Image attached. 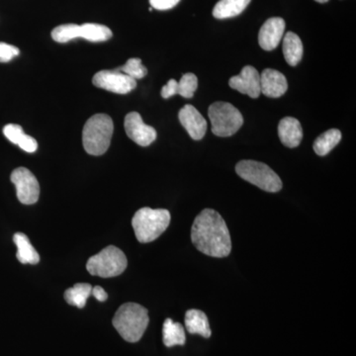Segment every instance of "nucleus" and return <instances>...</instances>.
<instances>
[{
    "instance_id": "5",
    "label": "nucleus",
    "mask_w": 356,
    "mask_h": 356,
    "mask_svg": "<svg viewBox=\"0 0 356 356\" xmlns=\"http://www.w3.org/2000/svg\"><path fill=\"white\" fill-rule=\"evenodd\" d=\"M127 266V257L120 248L109 245L88 259L86 269L91 275L110 278L121 275Z\"/></svg>"
},
{
    "instance_id": "32",
    "label": "nucleus",
    "mask_w": 356,
    "mask_h": 356,
    "mask_svg": "<svg viewBox=\"0 0 356 356\" xmlns=\"http://www.w3.org/2000/svg\"><path fill=\"white\" fill-rule=\"evenodd\" d=\"M315 1L320 2V3H325V2L329 1V0H315Z\"/></svg>"
},
{
    "instance_id": "19",
    "label": "nucleus",
    "mask_w": 356,
    "mask_h": 356,
    "mask_svg": "<svg viewBox=\"0 0 356 356\" xmlns=\"http://www.w3.org/2000/svg\"><path fill=\"white\" fill-rule=\"evenodd\" d=\"M252 0H220L213 9V16L217 19L236 17L247 8Z\"/></svg>"
},
{
    "instance_id": "26",
    "label": "nucleus",
    "mask_w": 356,
    "mask_h": 356,
    "mask_svg": "<svg viewBox=\"0 0 356 356\" xmlns=\"http://www.w3.org/2000/svg\"><path fill=\"white\" fill-rule=\"evenodd\" d=\"M117 70L122 72V74L135 79V81L144 79L147 74V67L143 65L140 58H130L123 67H119Z\"/></svg>"
},
{
    "instance_id": "25",
    "label": "nucleus",
    "mask_w": 356,
    "mask_h": 356,
    "mask_svg": "<svg viewBox=\"0 0 356 356\" xmlns=\"http://www.w3.org/2000/svg\"><path fill=\"white\" fill-rule=\"evenodd\" d=\"M81 25L65 24L58 26L51 31V38L58 43H67L72 40L79 38Z\"/></svg>"
},
{
    "instance_id": "15",
    "label": "nucleus",
    "mask_w": 356,
    "mask_h": 356,
    "mask_svg": "<svg viewBox=\"0 0 356 356\" xmlns=\"http://www.w3.org/2000/svg\"><path fill=\"white\" fill-rule=\"evenodd\" d=\"M278 136L285 147H297L303 139V129L301 123L293 117H285L278 125Z\"/></svg>"
},
{
    "instance_id": "24",
    "label": "nucleus",
    "mask_w": 356,
    "mask_h": 356,
    "mask_svg": "<svg viewBox=\"0 0 356 356\" xmlns=\"http://www.w3.org/2000/svg\"><path fill=\"white\" fill-rule=\"evenodd\" d=\"M91 290L92 286L88 283H77L65 292V301L70 305L83 309L86 306V300L91 295Z\"/></svg>"
},
{
    "instance_id": "14",
    "label": "nucleus",
    "mask_w": 356,
    "mask_h": 356,
    "mask_svg": "<svg viewBox=\"0 0 356 356\" xmlns=\"http://www.w3.org/2000/svg\"><path fill=\"white\" fill-rule=\"evenodd\" d=\"M288 83L284 74L278 70L266 69L261 74V92L267 97L278 98L285 95Z\"/></svg>"
},
{
    "instance_id": "4",
    "label": "nucleus",
    "mask_w": 356,
    "mask_h": 356,
    "mask_svg": "<svg viewBox=\"0 0 356 356\" xmlns=\"http://www.w3.org/2000/svg\"><path fill=\"white\" fill-rule=\"evenodd\" d=\"M170 222V213L168 210L145 207L134 215L132 226L137 240L147 243L163 235Z\"/></svg>"
},
{
    "instance_id": "21",
    "label": "nucleus",
    "mask_w": 356,
    "mask_h": 356,
    "mask_svg": "<svg viewBox=\"0 0 356 356\" xmlns=\"http://www.w3.org/2000/svg\"><path fill=\"white\" fill-rule=\"evenodd\" d=\"M163 343L168 348L175 346H184L185 337L184 327L179 323H175L172 318H166L163 329Z\"/></svg>"
},
{
    "instance_id": "31",
    "label": "nucleus",
    "mask_w": 356,
    "mask_h": 356,
    "mask_svg": "<svg viewBox=\"0 0 356 356\" xmlns=\"http://www.w3.org/2000/svg\"><path fill=\"white\" fill-rule=\"evenodd\" d=\"M91 294L100 302H105L108 298L106 291L100 286L93 287L92 290H91Z\"/></svg>"
},
{
    "instance_id": "27",
    "label": "nucleus",
    "mask_w": 356,
    "mask_h": 356,
    "mask_svg": "<svg viewBox=\"0 0 356 356\" xmlns=\"http://www.w3.org/2000/svg\"><path fill=\"white\" fill-rule=\"evenodd\" d=\"M198 86L197 76L194 74H185L182 76L181 79L178 81V93L184 98L193 97L196 89Z\"/></svg>"
},
{
    "instance_id": "18",
    "label": "nucleus",
    "mask_w": 356,
    "mask_h": 356,
    "mask_svg": "<svg viewBox=\"0 0 356 356\" xmlns=\"http://www.w3.org/2000/svg\"><path fill=\"white\" fill-rule=\"evenodd\" d=\"M303 44L298 35L288 32L283 38V54L287 64L295 67L303 58Z\"/></svg>"
},
{
    "instance_id": "16",
    "label": "nucleus",
    "mask_w": 356,
    "mask_h": 356,
    "mask_svg": "<svg viewBox=\"0 0 356 356\" xmlns=\"http://www.w3.org/2000/svg\"><path fill=\"white\" fill-rule=\"evenodd\" d=\"M185 325L187 332L191 334H199V336L209 339L211 332L209 321L204 312L191 309L185 314Z\"/></svg>"
},
{
    "instance_id": "17",
    "label": "nucleus",
    "mask_w": 356,
    "mask_h": 356,
    "mask_svg": "<svg viewBox=\"0 0 356 356\" xmlns=\"http://www.w3.org/2000/svg\"><path fill=\"white\" fill-rule=\"evenodd\" d=\"M4 136L13 144L19 146L23 151L27 153H35L38 149V143L34 138L26 135L22 127L16 124H8L3 128Z\"/></svg>"
},
{
    "instance_id": "8",
    "label": "nucleus",
    "mask_w": 356,
    "mask_h": 356,
    "mask_svg": "<svg viewBox=\"0 0 356 356\" xmlns=\"http://www.w3.org/2000/svg\"><path fill=\"white\" fill-rule=\"evenodd\" d=\"M11 181L15 185L18 200L25 205L38 201L40 185L36 177L25 168H18L11 173Z\"/></svg>"
},
{
    "instance_id": "22",
    "label": "nucleus",
    "mask_w": 356,
    "mask_h": 356,
    "mask_svg": "<svg viewBox=\"0 0 356 356\" xmlns=\"http://www.w3.org/2000/svg\"><path fill=\"white\" fill-rule=\"evenodd\" d=\"M341 140V131L337 129H331L327 132L318 136L314 143V151L320 156H327L330 152L339 145Z\"/></svg>"
},
{
    "instance_id": "30",
    "label": "nucleus",
    "mask_w": 356,
    "mask_h": 356,
    "mask_svg": "<svg viewBox=\"0 0 356 356\" xmlns=\"http://www.w3.org/2000/svg\"><path fill=\"white\" fill-rule=\"evenodd\" d=\"M178 93V81L175 79H170L168 83L163 86L161 89V96L165 99L172 97V96L177 95Z\"/></svg>"
},
{
    "instance_id": "2",
    "label": "nucleus",
    "mask_w": 356,
    "mask_h": 356,
    "mask_svg": "<svg viewBox=\"0 0 356 356\" xmlns=\"http://www.w3.org/2000/svg\"><path fill=\"white\" fill-rule=\"evenodd\" d=\"M149 318L145 307L137 303H126L115 314L112 324L128 343H137L146 332Z\"/></svg>"
},
{
    "instance_id": "12",
    "label": "nucleus",
    "mask_w": 356,
    "mask_h": 356,
    "mask_svg": "<svg viewBox=\"0 0 356 356\" xmlns=\"http://www.w3.org/2000/svg\"><path fill=\"white\" fill-rule=\"evenodd\" d=\"M178 118L192 139H203L207 131V121L199 113L195 107L191 104L185 105L184 108L180 110Z\"/></svg>"
},
{
    "instance_id": "3",
    "label": "nucleus",
    "mask_w": 356,
    "mask_h": 356,
    "mask_svg": "<svg viewBox=\"0 0 356 356\" xmlns=\"http://www.w3.org/2000/svg\"><path fill=\"white\" fill-rule=\"evenodd\" d=\"M114 124L106 114H96L88 119L83 131V144L86 153L102 156L108 151L113 136Z\"/></svg>"
},
{
    "instance_id": "10",
    "label": "nucleus",
    "mask_w": 356,
    "mask_h": 356,
    "mask_svg": "<svg viewBox=\"0 0 356 356\" xmlns=\"http://www.w3.org/2000/svg\"><path fill=\"white\" fill-rule=\"evenodd\" d=\"M124 126L128 137L140 147L149 146L156 139V131L152 126L145 124L138 112L129 113Z\"/></svg>"
},
{
    "instance_id": "23",
    "label": "nucleus",
    "mask_w": 356,
    "mask_h": 356,
    "mask_svg": "<svg viewBox=\"0 0 356 356\" xmlns=\"http://www.w3.org/2000/svg\"><path fill=\"white\" fill-rule=\"evenodd\" d=\"M112 31L104 25L95 24V23H86L81 25L79 38L88 40L93 43L105 42L112 37Z\"/></svg>"
},
{
    "instance_id": "9",
    "label": "nucleus",
    "mask_w": 356,
    "mask_h": 356,
    "mask_svg": "<svg viewBox=\"0 0 356 356\" xmlns=\"http://www.w3.org/2000/svg\"><path fill=\"white\" fill-rule=\"evenodd\" d=\"M92 83L96 88L118 95H127L137 86V81L122 74L118 70H100L93 76Z\"/></svg>"
},
{
    "instance_id": "20",
    "label": "nucleus",
    "mask_w": 356,
    "mask_h": 356,
    "mask_svg": "<svg viewBox=\"0 0 356 356\" xmlns=\"http://www.w3.org/2000/svg\"><path fill=\"white\" fill-rule=\"evenodd\" d=\"M13 242L17 247L18 261L23 264H37L40 261L38 252L33 247L28 236L23 233L15 234L13 236Z\"/></svg>"
},
{
    "instance_id": "1",
    "label": "nucleus",
    "mask_w": 356,
    "mask_h": 356,
    "mask_svg": "<svg viewBox=\"0 0 356 356\" xmlns=\"http://www.w3.org/2000/svg\"><path fill=\"white\" fill-rule=\"evenodd\" d=\"M191 241L199 252L212 257L231 254V235L221 215L212 209L203 210L194 220Z\"/></svg>"
},
{
    "instance_id": "28",
    "label": "nucleus",
    "mask_w": 356,
    "mask_h": 356,
    "mask_svg": "<svg viewBox=\"0 0 356 356\" xmlns=\"http://www.w3.org/2000/svg\"><path fill=\"white\" fill-rule=\"evenodd\" d=\"M19 49L6 43H0V63H8L19 55Z\"/></svg>"
},
{
    "instance_id": "7",
    "label": "nucleus",
    "mask_w": 356,
    "mask_h": 356,
    "mask_svg": "<svg viewBox=\"0 0 356 356\" xmlns=\"http://www.w3.org/2000/svg\"><path fill=\"white\" fill-rule=\"evenodd\" d=\"M212 132L218 137H231L238 132L243 124L240 110L228 102H215L208 111Z\"/></svg>"
},
{
    "instance_id": "29",
    "label": "nucleus",
    "mask_w": 356,
    "mask_h": 356,
    "mask_svg": "<svg viewBox=\"0 0 356 356\" xmlns=\"http://www.w3.org/2000/svg\"><path fill=\"white\" fill-rule=\"evenodd\" d=\"M179 1L180 0H149V3L156 10H168L177 6Z\"/></svg>"
},
{
    "instance_id": "13",
    "label": "nucleus",
    "mask_w": 356,
    "mask_h": 356,
    "mask_svg": "<svg viewBox=\"0 0 356 356\" xmlns=\"http://www.w3.org/2000/svg\"><path fill=\"white\" fill-rule=\"evenodd\" d=\"M285 31V21L280 17L269 18L259 34V43L264 50L273 51L277 48Z\"/></svg>"
},
{
    "instance_id": "11",
    "label": "nucleus",
    "mask_w": 356,
    "mask_h": 356,
    "mask_svg": "<svg viewBox=\"0 0 356 356\" xmlns=\"http://www.w3.org/2000/svg\"><path fill=\"white\" fill-rule=\"evenodd\" d=\"M229 86L242 95L252 98L259 97L261 92V74L252 65L243 67L238 76L229 79Z\"/></svg>"
},
{
    "instance_id": "6",
    "label": "nucleus",
    "mask_w": 356,
    "mask_h": 356,
    "mask_svg": "<svg viewBox=\"0 0 356 356\" xmlns=\"http://www.w3.org/2000/svg\"><path fill=\"white\" fill-rule=\"evenodd\" d=\"M238 177L266 192L275 193L282 188L280 177L266 163L242 161L236 165Z\"/></svg>"
}]
</instances>
